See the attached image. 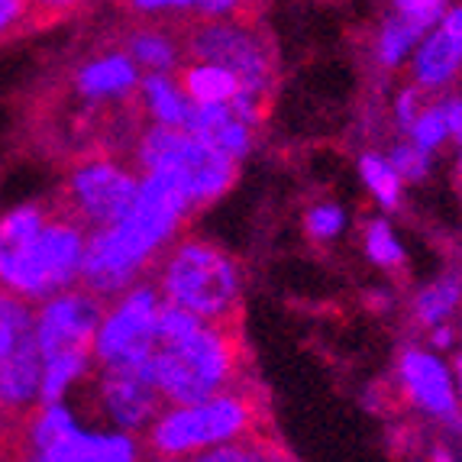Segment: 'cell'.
Here are the masks:
<instances>
[{
	"label": "cell",
	"mask_w": 462,
	"mask_h": 462,
	"mask_svg": "<svg viewBox=\"0 0 462 462\" xmlns=\"http://www.w3.org/2000/svg\"><path fill=\"white\" fill-rule=\"evenodd\" d=\"M88 233L71 214H49L23 200L0 214V288L23 300H46L81 282Z\"/></svg>",
	"instance_id": "cell-1"
},
{
	"label": "cell",
	"mask_w": 462,
	"mask_h": 462,
	"mask_svg": "<svg viewBox=\"0 0 462 462\" xmlns=\"http://www.w3.org/2000/svg\"><path fill=\"white\" fill-rule=\"evenodd\" d=\"M188 208L181 188L159 175L139 178V191L116 224L88 233L81 259V285L97 298H116L136 285L139 272L152 263L165 239L175 233Z\"/></svg>",
	"instance_id": "cell-2"
},
{
	"label": "cell",
	"mask_w": 462,
	"mask_h": 462,
	"mask_svg": "<svg viewBox=\"0 0 462 462\" xmlns=\"http://www.w3.org/2000/svg\"><path fill=\"white\" fill-rule=\"evenodd\" d=\"M239 349L243 343L233 320L200 324L191 337L169 346H155L146 375L162 398L175 404H198L236 388V378L243 372Z\"/></svg>",
	"instance_id": "cell-3"
},
{
	"label": "cell",
	"mask_w": 462,
	"mask_h": 462,
	"mask_svg": "<svg viewBox=\"0 0 462 462\" xmlns=\"http://www.w3.org/2000/svg\"><path fill=\"white\" fill-rule=\"evenodd\" d=\"M263 404L255 392L230 388L198 404H178L165 411L149 427V447L159 456H185L191 449L220 447L226 439L246 437L253 427L263 424Z\"/></svg>",
	"instance_id": "cell-4"
},
{
	"label": "cell",
	"mask_w": 462,
	"mask_h": 462,
	"mask_svg": "<svg viewBox=\"0 0 462 462\" xmlns=\"http://www.w3.org/2000/svg\"><path fill=\"white\" fill-rule=\"evenodd\" d=\"M136 162L143 175H159L181 188L188 208L220 198L236 178V159L178 126H152L139 139Z\"/></svg>",
	"instance_id": "cell-5"
},
{
	"label": "cell",
	"mask_w": 462,
	"mask_h": 462,
	"mask_svg": "<svg viewBox=\"0 0 462 462\" xmlns=\"http://www.w3.org/2000/svg\"><path fill=\"white\" fill-rule=\"evenodd\" d=\"M159 288L165 300L210 324L230 320L239 304V278L233 259L200 239H185L171 249Z\"/></svg>",
	"instance_id": "cell-6"
},
{
	"label": "cell",
	"mask_w": 462,
	"mask_h": 462,
	"mask_svg": "<svg viewBox=\"0 0 462 462\" xmlns=\"http://www.w3.org/2000/svg\"><path fill=\"white\" fill-rule=\"evenodd\" d=\"M139 447L126 430H91L69 401L30 411L23 427V462H136Z\"/></svg>",
	"instance_id": "cell-7"
},
{
	"label": "cell",
	"mask_w": 462,
	"mask_h": 462,
	"mask_svg": "<svg viewBox=\"0 0 462 462\" xmlns=\"http://www.w3.org/2000/svg\"><path fill=\"white\" fill-rule=\"evenodd\" d=\"M162 308V294L152 285H130L104 308L91 356L97 369H133L146 372L155 353V317Z\"/></svg>",
	"instance_id": "cell-8"
},
{
	"label": "cell",
	"mask_w": 462,
	"mask_h": 462,
	"mask_svg": "<svg viewBox=\"0 0 462 462\" xmlns=\"http://www.w3.org/2000/svg\"><path fill=\"white\" fill-rule=\"evenodd\" d=\"M136 191L139 178L126 165H120L110 155H91L69 171L65 204L81 226L100 230V226L116 224L130 210Z\"/></svg>",
	"instance_id": "cell-9"
},
{
	"label": "cell",
	"mask_w": 462,
	"mask_h": 462,
	"mask_svg": "<svg viewBox=\"0 0 462 462\" xmlns=\"http://www.w3.org/2000/svg\"><path fill=\"white\" fill-rule=\"evenodd\" d=\"M188 49H191V55H198L200 62L233 71L243 91L265 97L272 81H275V65H272V49L265 36L239 23L198 26L188 39Z\"/></svg>",
	"instance_id": "cell-10"
},
{
	"label": "cell",
	"mask_w": 462,
	"mask_h": 462,
	"mask_svg": "<svg viewBox=\"0 0 462 462\" xmlns=\"http://www.w3.org/2000/svg\"><path fill=\"white\" fill-rule=\"evenodd\" d=\"M104 308V298L88 288H65L39 300V308L32 310V339L39 356L49 359L62 353H91Z\"/></svg>",
	"instance_id": "cell-11"
},
{
	"label": "cell",
	"mask_w": 462,
	"mask_h": 462,
	"mask_svg": "<svg viewBox=\"0 0 462 462\" xmlns=\"http://www.w3.org/2000/svg\"><path fill=\"white\" fill-rule=\"evenodd\" d=\"M100 414L107 417L114 430H139L146 427L162 404L159 388L149 382L146 372L133 369H100L94 385Z\"/></svg>",
	"instance_id": "cell-12"
},
{
	"label": "cell",
	"mask_w": 462,
	"mask_h": 462,
	"mask_svg": "<svg viewBox=\"0 0 462 462\" xmlns=\"http://www.w3.org/2000/svg\"><path fill=\"white\" fill-rule=\"evenodd\" d=\"M139 85V69L126 52H104L75 71V91L91 104L126 100Z\"/></svg>",
	"instance_id": "cell-13"
},
{
	"label": "cell",
	"mask_w": 462,
	"mask_h": 462,
	"mask_svg": "<svg viewBox=\"0 0 462 462\" xmlns=\"http://www.w3.org/2000/svg\"><path fill=\"white\" fill-rule=\"evenodd\" d=\"M401 378H404V388H408L411 398H414L420 408L443 417V420H456L453 385H449L447 369H443L433 356L408 349V353L401 356Z\"/></svg>",
	"instance_id": "cell-14"
},
{
	"label": "cell",
	"mask_w": 462,
	"mask_h": 462,
	"mask_svg": "<svg viewBox=\"0 0 462 462\" xmlns=\"http://www.w3.org/2000/svg\"><path fill=\"white\" fill-rule=\"evenodd\" d=\"M181 130L210 143L230 159H243L249 152V146H253V133H249L253 126L236 120L226 104H188Z\"/></svg>",
	"instance_id": "cell-15"
},
{
	"label": "cell",
	"mask_w": 462,
	"mask_h": 462,
	"mask_svg": "<svg viewBox=\"0 0 462 462\" xmlns=\"http://www.w3.org/2000/svg\"><path fill=\"white\" fill-rule=\"evenodd\" d=\"M178 91L185 94L191 104H230L239 91V81L233 71L220 69V65H188L178 75Z\"/></svg>",
	"instance_id": "cell-16"
},
{
	"label": "cell",
	"mask_w": 462,
	"mask_h": 462,
	"mask_svg": "<svg viewBox=\"0 0 462 462\" xmlns=\"http://www.w3.org/2000/svg\"><path fill=\"white\" fill-rule=\"evenodd\" d=\"M143 100H146V110L152 114L155 126H178L181 130L188 100L165 71H149L143 78Z\"/></svg>",
	"instance_id": "cell-17"
},
{
	"label": "cell",
	"mask_w": 462,
	"mask_h": 462,
	"mask_svg": "<svg viewBox=\"0 0 462 462\" xmlns=\"http://www.w3.org/2000/svg\"><path fill=\"white\" fill-rule=\"evenodd\" d=\"M459 59L462 55L456 52V46L443 36V30H437L430 39H427L420 52H417V62H414V75L424 81V85H447L449 78L456 75L459 69Z\"/></svg>",
	"instance_id": "cell-18"
},
{
	"label": "cell",
	"mask_w": 462,
	"mask_h": 462,
	"mask_svg": "<svg viewBox=\"0 0 462 462\" xmlns=\"http://www.w3.org/2000/svg\"><path fill=\"white\" fill-rule=\"evenodd\" d=\"M26 339H32L30 300L16 298V294L0 288V363L23 346Z\"/></svg>",
	"instance_id": "cell-19"
},
{
	"label": "cell",
	"mask_w": 462,
	"mask_h": 462,
	"mask_svg": "<svg viewBox=\"0 0 462 462\" xmlns=\"http://www.w3.org/2000/svg\"><path fill=\"white\" fill-rule=\"evenodd\" d=\"M126 55L149 71H169L175 65V42L159 30H133L126 39Z\"/></svg>",
	"instance_id": "cell-20"
},
{
	"label": "cell",
	"mask_w": 462,
	"mask_h": 462,
	"mask_svg": "<svg viewBox=\"0 0 462 462\" xmlns=\"http://www.w3.org/2000/svg\"><path fill=\"white\" fill-rule=\"evenodd\" d=\"M194 462H291L275 443H263L259 437H239L236 443H220L200 453Z\"/></svg>",
	"instance_id": "cell-21"
},
{
	"label": "cell",
	"mask_w": 462,
	"mask_h": 462,
	"mask_svg": "<svg viewBox=\"0 0 462 462\" xmlns=\"http://www.w3.org/2000/svg\"><path fill=\"white\" fill-rule=\"evenodd\" d=\"M424 32H427V26L414 23V20H408V16H394V20L385 23L382 39H378V59H382L385 65H398Z\"/></svg>",
	"instance_id": "cell-22"
},
{
	"label": "cell",
	"mask_w": 462,
	"mask_h": 462,
	"mask_svg": "<svg viewBox=\"0 0 462 462\" xmlns=\"http://www.w3.org/2000/svg\"><path fill=\"white\" fill-rule=\"evenodd\" d=\"M459 294H462L459 275H449V278H443V282H437V285H430L414 304L417 320H420V324H439V320L456 308Z\"/></svg>",
	"instance_id": "cell-23"
},
{
	"label": "cell",
	"mask_w": 462,
	"mask_h": 462,
	"mask_svg": "<svg viewBox=\"0 0 462 462\" xmlns=\"http://www.w3.org/2000/svg\"><path fill=\"white\" fill-rule=\"evenodd\" d=\"M363 178H365V185L372 188V194H375L385 208H398V200H401V178L392 171V165L382 162L378 155H363Z\"/></svg>",
	"instance_id": "cell-24"
},
{
	"label": "cell",
	"mask_w": 462,
	"mask_h": 462,
	"mask_svg": "<svg viewBox=\"0 0 462 462\" xmlns=\"http://www.w3.org/2000/svg\"><path fill=\"white\" fill-rule=\"evenodd\" d=\"M411 136H414V146L424 149V152L437 149L439 143L449 136L447 116H443V104H439V107L424 110V114L417 116L414 124H411Z\"/></svg>",
	"instance_id": "cell-25"
},
{
	"label": "cell",
	"mask_w": 462,
	"mask_h": 462,
	"mask_svg": "<svg viewBox=\"0 0 462 462\" xmlns=\"http://www.w3.org/2000/svg\"><path fill=\"white\" fill-rule=\"evenodd\" d=\"M365 249H369V255L378 265H398L404 259L398 239H394L392 226L385 220H372L369 224V230H365Z\"/></svg>",
	"instance_id": "cell-26"
},
{
	"label": "cell",
	"mask_w": 462,
	"mask_h": 462,
	"mask_svg": "<svg viewBox=\"0 0 462 462\" xmlns=\"http://www.w3.org/2000/svg\"><path fill=\"white\" fill-rule=\"evenodd\" d=\"M392 171L401 178V181H417V178H424L427 169H430V159H427L424 149L417 146H398L392 152Z\"/></svg>",
	"instance_id": "cell-27"
},
{
	"label": "cell",
	"mask_w": 462,
	"mask_h": 462,
	"mask_svg": "<svg viewBox=\"0 0 462 462\" xmlns=\"http://www.w3.org/2000/svg\"><path fill=\"white\" fill-rule=\"evenodd\" d=\"M30 20H32L30 0H0V42L10 39L14 32L26 30Z\"/></svg>",
	"instance_id": "cell-28"
},
{
	"label": "cell",
	"mask_w": 462,
	"mask_h": 462,
	"mask_svg": "<svg viewBox=\"0 0 462 462\" xmlns=\"http://www.w3.org/2000/svg\"><path fill=\"white\" fill-rule=\"evenodd\" d=\"M394 7H398V16H408L430 30L433 23H439L447 0H394Z\"/></svg>",
	"instance_id": "cell-29"
},
{
	"label": "cell",
	"mask_w": 462,
	"mask_h": 462,
	"mask_svg": "<svg viewBox=\"0 0 462 462\" xmlns=\"http://www.w3.org/2000/svg\"><path fill=\"white\" fill-rule=\"evenodd\" d=\"M343 226V210L333 208V204H324V208H314L308 214V233L317 239H330L339 233Z\"/></svg>",
	"instance_id": "cell-30"
},
{
	"label": "cell",
	"mask_w": 462,
	"mask_h": 462,
	"mask_svg": "<svg viewBox=\"0 0 462 462\" xmlns=\"http://www.w3.org/2000/svg\"><path fill=\"white\" fill-rule=\"evenodd\" d=\"M439 30H443V36H447L449 42L456 46V52L462 55V7L449 10L447 20H443V26H439Z\"/></svg>",
	"instance_id": "cell-31"
},
{
	"label": "cell",
	"mask_w": 462,
	"mask_h": 462,
	"mask_svg": "<svg viewBox=\"0 0 462 462\" xmlns=\"http://www.w3.org/2000/svg\"><path fill=\"white\" fill-rule=\"evenodd\" d=\"M32 10H39V14H46V16H62L69 14V10H75L81 0H30Z\"/></svg>",
	"instance_id": "cell-32"
},
{
	"label": "cell",
	"mask_w": 462,
	"mask_h": 462,
	"mask_svg": "<svg viewBox=\"0 0 462 462\" xmlns=\"http://www.w3.org/2000/svg\"><path fill=\"white\" fill-rule=\"evenodd\" d=\"M414 110H417V91L411 88V91H404V94L398 97V124H401V126H408V130H411V124L417 120Z\"/></svg>",
	"instance_id": "cell-33"
},
{
	"label": "cell",
	"mask_w": 462,
	"mask_h": 462,
	"mask_svg": "<svg viewBox=\"0 0 462 462\" xmlns=\"http://www.w3.org/2000/svg\"><path fill=\"white\" fill-rule=\"evenodd\" d=\"M443 116H447L449 133H453V136L462 143V100H459V97H456V100H447V104H443Z\"/></svg>",
	"instance_id": "cell-34"
},
{
	"label": "cell",
	"mask_w": 462,
	"mask_h": 462,
	"mask_svg": "<svg viewBox=\"0 0 462 462\" xmlns=\"http://www.w3.org/2000/svg\"><path fill=\"white\" fill-rule=\"evenodd\" d=\"M198 0H130V7L136 10H165V7H194Z\"/></svg>",
	"instance_id": "cell-35"
},
{
	"label": "cell",
	"mask_w": 462,
	"mask_h": 462,
	"mask_svg": "<svg viewBox=\"0 0 462 462\" xmlns=\"http://www.w3.org/2000/svg\"><path fill=\"white\" fill-rule=\"evenodd\" d=\"M433 343H437V346L447 349L449 343H453V333H449L447 327H437V330H433Z\"/></svg>",
	"instance_id": "cell-36"
},
{
	"label": "cell",
	"mask_w": 462,
	"mask_h": 462,
	"mask_svg": "<svg viewBox=\"0 0 462 462\" xmlns=\"http://www.w3.org/2000/svg\"><path fill=\"white\" fill-rule=\"evenodd\" d=\"M433 462H453V459H449L447 453H437V456H433Z\"/></svg>",
	"instance_id": "cell-37"
},
{
	"label": "cell",
	"mask_w": 462,
	"mask_h": 462,
	"mask_svg": "<svg viewBox=\"0 0 462 462\" xmlns=\"http://www.w3.org/2000/svg\"><path fill=\"white\" fill-rule=\"evenodd\" d=\"M7 417H10V414L4 411V404H0V430H4V420H7Z\"/></svg>",
	"instance_id": "cell-38"
},
{
	"label": "cell",
	"mask_w": 462,
	"mask_h": 462,
	"mask_svg": "<svg viewBox=\"0 0 462 462\" xmlns=\"http://www.w3.org/2000/svg\"><path fill=\"white\" fill-rule=\"evenodd\" d=\"M456 365H459V369H456V372H459V392H462V359H459V363H456Z\"/></svg>",
	"instance_id": "cell-39"
},
{
	"label": "cell",
	"mask_w": 462,
	"mask_h": 462,
	"mask_svg": "<svg viewBox=\"0 0 462 462\" xmlns=\"http://www.w3.org/2000/svg\"><path fill=\"white\" fill-rule=\"evenodd\" d=\"M155 462H175V459H171V456H162V459H155Z\"/></svg>",
	"instance_id": "cell-40"
}]
</instances>
